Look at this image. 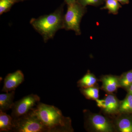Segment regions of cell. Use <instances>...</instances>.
<instances>
[{
	"label": "cell",
	"mask_w": 132,
	"mask_h": 132,
	"mask_svg": "<svg viewBox=\"0 0 132 132\" xmlns=\"http://www.w3.org/2000/svg\"><path fill=\"white\" fill-rule=\"evenodd\" d=\"M65 1L68 5L73 3L76 2V0H65Z\"/></svg>",
	"instance_id": "21"
},
{
	"label": "cell",
	"mask_w": 132,
	"mask_h": 132,
	"mask_svg": "<svg viewBox=\"0 0 132 132\" xmlns=\"http://www.w3.org/2000/svg\"><path fill=\"white\" fill-rule=\"evenodd\" d=\"M128 89H129V93L132 94V84L131 85V86L128 87Z\"/></svg>",
	"instance_id": "22"
},
{
	"label": "cell",
	"mask_w": 132,
	"mask_h": 132,
	"mask_svg": "<svg viewBox=\"0 0 132 132\" xmlns=\"http://www.w3.org/2000/svg\"><path fill=\"white\" fill-rule=\"evenodd\" d=\"M24 80V76L20 70L7 74L4 80V84L2 91L7 93L15 91Z\"/></svg>",
	"instance_id": "8"
},
{
	"label": "cell",
	"mask_w": 132,
	"mask_h": 132,
	"mask_svg": "<svg viewBox=\"0 0 132 132\" xmlns=\"http://www.w3.org/2000/svg\"><path fill=\"white\" fill-rule=\"evenodd\" d=\"M97 81L96 77L93 74L88 72L78 81V86L81 88L92 87L95 86Z\"/></svg>",
	"instance_id": "12"
},
{
	"label": "cell",
	"mask_w": 132,
	"mask_h": 132,
	"mask_svg": "<svg viewBox=\"0 0 132 132\" xmlns=\"http://www.w3.org/2000/svg\"><path fill=\"white\" fill-rule=\"evenodd\" d=\"M119 112L121 113L132 112V94L129 93L123 101L120 102Z\"/></svg>",
	"instance_id": "16"
},
{
	"label": "cell",
	"mask_w": 132,
	"mask_h": 132,
	"mask_svg": "<svg viewBox=\"0 0 132 132\" xmlns=\"http://www.w3.org/2000/svg\"><path fill=\"white\" fill-rule=\"evenodd\" d=\"M121 7L120 3L116 0H105V6L101 7V9L108 10L109 13L117 15Z\"/></svg>",
	"instance_id": "14"
},
{
	"label": "cell",
	"mask_w": 132,
	"mask_h": 132,
	"mask_svg": "<svg viewBox=\"0 0 132 132\" xmlns=\"http://www.w3.org/2000/svg\"><path fill=\"white\" fill-rule=\"evenodd\" d=\"M102 89L109 94L112 93L120 87L119 78L112 75H106L101 78Z\"/></svg>",
	"instance_id": "9"
},
{
	"label": "cell",
	"mask_w": 132,
	"mask_h": 132,
	"mask_svg": "<svg viewBox=\"0 0 132 132\" xmlns=\"http://www.w3.org/2000/svg\"><path fill=\"white\" fill-rule=\"evenodd\" d=\"M26 1V0H17V1Z\"/></svg>",
	"instance_id": "23"
},
{
	"label": "cell",
	"mask_w": 132,
	"mask_h": 132,
	"mask_svg": "<svg viewBox=\"0 0 132 132\" xmlns=\"http://www.w3.org/2000/svg\"><path fill=\"white\" fill-rule=\"evenodd\" d=\"M116 128L121 132H132V121L125 117L119 118L116 123Z\"/></svg>",
	"instance_id": "13"
},
{
	"label": "cell",
	"mask_w": 132,
	"mask_h": 132,
	"mask_svg": "<svg viewBox=\"0 0 132 132\" xmlns=\"http://www.w3.org/2000/svg\"><path fill=\"white\" fill-rule=\"evenodd\" d=\"M12 131L16 132H47L45 126L33 110L25 115L13 119Z\"/></svg>",
	"instance_id": "4"
},
{
	"label": "cell",
	"mask_w": 132,
	"mask_h": 132,
	"mask_svg": "<svg viewBox=\"0 0 132 132\" xmlns=\"http://www.w3.org/2000/svg\"><path fill=\"white\" fill-rule=\"evenodd\" d=\"M81 92L86 98L96 101L99 98V89L96 86L81 88Z\"/></svg>",
	"instance_id": "15"
},
{
	"label": "cell",
	"mask_w": 132,
	"mask_h": 132,
	"mask_svg": "<svg viewBox=\"0 0 132 132\" xmlns=\"http://www.w3.org/2000/svg\"><path fill=\"white\" fill-rule=\"evenodd\" d=\"M95 101L98 107L105 113L109 114L119 113L120 102L112 94H109L104 99H98Z\"/></svg>",
	"instance_id": "7"
},
{
	"label": "cell",
	"mask_w": 132,
	"mask_h": 132,
	"mask_svg": "<svg viewBox=\"0 0 132 132\" xmlns=\"http://www.w3.org/2000/svg\"><path fill=\"white\" fill-rule=\"evenodd\" d=\"M63 7L59 8L50 14L33 18L30 24L42 36L46 43L54 37L57 31L64 29V16Z\"/></svg>",
	"instance_id": "2"
},
{
	"label": "cell",
	"mask_w": 132,
	"mask_h": 132,
	"mask_svg": "<svg viewBox=\"0 0 132 132\" xmlns=\"http://www.w3.org/2000/svg\"><path fill=\"white\" fill-rule=\"evenodd\" d=\"M87 12L86 7L77 2L68 5L67 10L64 16V29L67 31H74L76 35H80L81 21Z\"/></svg>",
	"instance_id": "3"
},
{
	"label": "cell",
	"mask_w": 132,
	"mask_h": 132,
	"mask_svg": "<svg viewBox=\"0 0 132 132\" xmlns=\"http://www.w3.org/2000/svg\"><path fill=\"white\" fill-rule=\"evenodd\" d=\"M17 0H0V14H3L10 9Z\"/></svg>",
	"instance_id": "18"
},
{
	"label": "cell",
	"mask_w": 132,
	"mask_h": 132,
	"mask_svg": "<svg viewBox=\"0 0 132 132\" xmlns=\"http://www.w3.org/2000/svg\"><path fill=\"white\" fill-rule=\"evenodd\" d=\"M87 125L95 132H112L114 130V127L110 120L105 116L98 114L88 116Z\"/></svg>",
	"instance_id": "6"
},
{
	"label": "cell",
	"mask_w": 132,
	"mask_h": 132,
	"mask_svg": "<svg viewBox=\"0 0 132 132\" xmlns=\"http://www.w3.org/2000/svg\"><path fill=\"white\" fill-rule=\"evenodd\" d=\"M120 87L128 88L132 84V71L126 73L119 78Z\"/></svg>",
	"instance_id": "17"
},
{
	"label": "cell",
	"mask_w": 132,
	"mask_h": 132,
	"mask_svg": "<svg viewBox=\"0 0 132 132\" xmlns=\"http://www.w3.org/2000/svg\"><path fill=\"white\" fill-rule=\"evenodd\" d=\"M40 101V98L36 94H30L15 102L12 109L11 116L16 119L26 114L34 108Z\"/></svg>",
	"instance_id": "5"
},
{
	"label": "cell",
	"mask_w": 132,
	"mask_h": 132,
	"mask_svg": "<svg viewBox=\"0 0 132 132\" xmlns=\"http://www.w3.org/2000/svg\"><path fill=\"white\" fill-rule=\"evenodd\" d=\"M105 0H76V2L82 6L86 7L88 5L98 6L102 5Z\"/></svg>",
	"instance_id": "19"
},
{
	"label": "cell",
	"mask_w": 132,
	"mask_h": 132,
	"mask_svg": "<svg viewBox=\"0 0 132 132\" xmlns=\"http://www.w3.org/2000/svg\"><path fill=\"white\" fill-rule=\"evenodd\" d=\"M14 91L0 94V110L5 111L11 109L14 104Z\"/></svg>",
	"instance_id": "10"
},
{
	"label": "cell",
	"mask_w": 132,
	"mask_h": 132,
	"mask_svg": "<svg viewBox=\"0 0 132 132\" xmlns=\"http://www.w3.org/2000/svg\"><path fill=\"white\" fill-rule=\"evenodd\" d=\"M116 1L122 5L128 4L129 2V0H116Z\"/></svg>",
	"instance_id": "20"
},
{
	"label": "cell",
	"mask_w": 132,
	"mask_h": 132,
	"mask_svg": "<svg viewBox=\"0 0 132 132\" xmlns=\"http://www.w3.org/2000/svg\"><path fill=\"white\" fill-rule=\"evenodd\" d=\"M33 110L47 132L73 131L70 118L64 116L56 107L39 102Z\"/></svg>",
	"instance_id": "1"
},
{
	"label": "cell",
	"mask_w": 132,
	"mask_h": 132,
	"mask_svg": "<svg viewBox=\"0 0 132 132\" xmlns=\"http://www.w3.org/2000/svg\"><path fill=\"white\" fill-rule=\"evenodd\" d=\"M13 120L11 116L0 110V131H12L14 127Z\"/></svg>",
	"instance_id": "11"
}]
</instances>
